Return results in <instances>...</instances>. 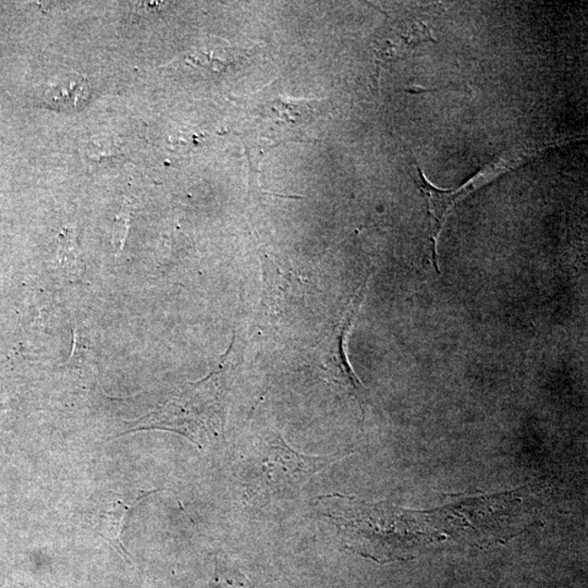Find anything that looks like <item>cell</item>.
I'll return each mask as SVG.
<instances>
[{
	"mask_svg": "<svg viewBox=\"0 0 588 588\" xmlns=\"http://www.w3.org/2000/svg\"><path fill=\"white\" fill-rule=\"evenodd\" d=\"M368 290V280L363 283L358 290L354 294L351 301L348 302L341 318L338 321L334 330L329 338H327L324 343H321L320 348V369H323L329 379L336 381L337 384L350 388L362 405L364 388L361 381L348 364L346 354V338L350 331L351 327L361 308L365 293Z\"/></svg>",
	"mask_w": 588,
	"mask_h": 588,
	"instance_id": "cell-3",
	"label": "cell"
},
{
	"mask_svg": "<svg viewBox=\"0 0 588 588\" xmlns=\"http://www.w3.org/2000/svg\"><path fill=\"white\" fill-rule=\"evenodd\" d=\"M211 588H255L226 554H217Z\"/></svg>",
	"mask_w": 588,
	"mask_h": 588,
	"instance_id": "cell-7",
	"label": "cell"
},
{
	"mask_svg": "<svg viewBox=\"0 0 588 588\" xmlns=\"http://www.w3.org/2000/svg\"><path fill=\"white\" fill-rule=\"evenodd\" d=\"M319 103L294 102L277 97L266 102L259 111V123H264L263 134L275 138H290L297 136L303 140L305 131L319 116Z\"/></svg>",
	"mask_w": 588,
	"mask_h": 588,
	"instance_id": "cell-4",
	"label": "cell"
},
{
	"mask_svg": "<svg viewBox=\"0 0 588 588\" xmlns=\"http://www.w3.org/2000/svg\"><path fill=\"white\" fill-rule=\"evenodd\" d=\"M91 85L85 76L69 74L49 85L44 94L46 105L58 111L80 108L90 96Z\"/></svg>",
	"mask_w": 588,
	"mask_h": 588,
	"instance_id": "cell-6",
	"label": "cell"
},
{
	"mask_svg": "<svg viewBox=\"0 0 588 588\" xmlns=\"http://www.w3.org/2000/svg\"><path fill=\"white\" fill-rule=\"evenodd\" d=\"M158 492L160 490H150V492H142L134 497L118 499L113 501L111 506L101 514L100 521L97 522L98 534L111 544L123 558L130 559V554L123 544V533L131 514L142 500Z\"/></svg>",
	"mask_w": 588,
	"mask_h": 588,
	"instance_id": "cell-5",
	"label": "cell"
},
{
	"mask_svg": "<svg viewBox=\"0 0 588 588\" xmlns=\"http://www.w3.org/2000/svg\"><path fill=\"white\" fill-rule=\"evenodd\" d=\"M78 247H76L75 240L73 233L65 231L64 238L60 239L58 258L65 265H76L78 263Z\"/></svg>",
	"mask_w": 588,
	"mask_h": 588,
	"instance_id": "cell-8",
	"label": "cell"
},
{
	"mask_svg": "<svg viewBox=\"0 0 588 588\" xmlns=\"http://www.w3.org/2000/svg\"><path fill=\"white\" fill-rule=\"evenodd\" d=\"M335 456L299 454L287 444L281 435L269 433L245 452L238 472L245 495L250 500L280 501L296 498L305 485L323 472Z\"/></svg>",
	"mask_w": 588,
	"mask_h": 588,
	"instance_id": "cell-1",
	"label": "cell"
},
{
	"mask_svg": "<svg viewBox=\"0 0 588 588\" xmlns=\"http://www.w3.org/2000/svg\"><path fill=\"white\" fill-rule=\"evenodd\" d=\"M220 373H212L169 402L156 413L154 427L187 436L196 445H206L220 437L225 426V397Z\"/></svg>",
	"mask_w": 588,
	"mask_h": 588,
	"instance_id": "cell-2",
	"label": "cell"
}]
</instances>
